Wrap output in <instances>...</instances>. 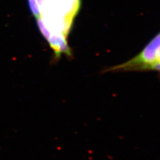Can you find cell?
<instances>
[{"label": "cell", "mask_w": 160, "mask_h": 160, "mask_svg": "<svg viewBox=\"0 0 160 160\" xmlns=\"http://www.w3.org/2000/svg\"><path fill=\"white\" fill-rule=\"evenodd\" d=\"M81 0H46L36 18L42 34L57 55L69 53L67 36Z\"/></svg>", "instance_id": "cell-1"}, {"label": "cell", "mask_w": 160, "mask_h": 160, "mask_svg": "<svg viewBox=\"0 0 160 160\" xmlns=\"http://www.w3.org/2000/svg\"><path fill=\"white\" fill-rule=\"evenodd\" d=\"M160 48V33L158 34L148 45L137 57L127 63L117 67L115 69H131L132 68L146 69L151 64L157 61V52Z\"/></svg>", "instance_id": "cell-2"}, {"label": "cell", "mask_w": 160, "mask_h": 160, "mask_svg": "<svg viewBox=\"0 0 160 160\" xmlns=\"http://www.w3.org/2000/svg\"><path fill=\"white\" fill-rule=\"evenodd\" d=\"M45 1L46 0H28L29 8L36 18L39 16L40 10Z\"/></svg>", "instance_id": "cell-3"}, {"label": "cell", "mask_w": 160, "mask_h": 160, "mask_svg": "<svg viewBox=\"0 0 160 160\" xmlns=\"http://www.w3.org/2000/svg\"><path fill=\"white\" fill-rule=\"evenodd\" d=\"M157 61L156 62H160V48L157 52Z\"/></svg>", "instance_id": "cell-4"}]
</instances>
